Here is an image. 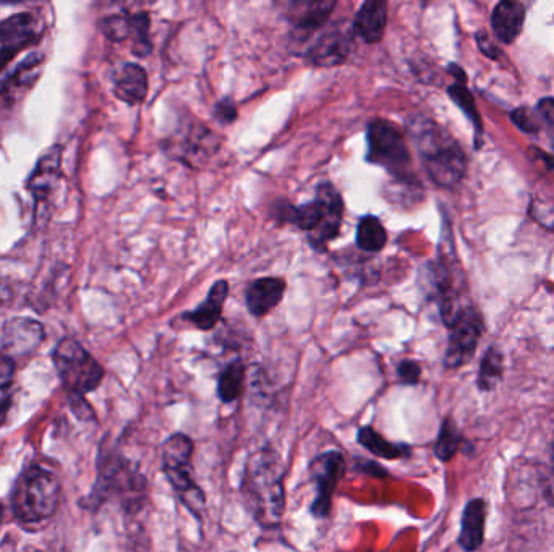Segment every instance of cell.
Segmentation results:
<instances>
[{"label": "cell", "instance_id": "1", "mask_svg": "<svg viewBox=\"0 0 554 552\" xmlns=\"http://www.w3.org/2000/svg\"><path fill=\"white\" fill-rule=\"evenodd\" d=\"M243 499L261 527L281 525L286 510L284 465L271 447H265L248 459L242 478Z\"/></svg>", "mask_w": 554, "mask_h": 552}, {"label": "cell", "instance_id": "2", "mask_svg": "<svg viewBox=\"0 0 554 552\" xmlns=\"http://www.w3.org/2000/svg\"><path fill=\"white\" fill-rule=\"evenodd\" d=\"M405 125L428 177L439 187H456L467 170V159L459 143L427 115H410Z\"/></svg>", "mask_w": 554, "mask_h": 552}, {"label": "cell", "instance_id": "3", "mask_svg": "<svg viewBox=\"0 0 554 552\" xmlns=\"http://www.w3.org/2000/svg\"><path fill=\"white\" fill-rule=\"evenodd\" d=\"M279 221L290 222L307 232L308 240L316 250H323L341 232L344 219V200L331 182H323L316 188L315 200L302 206H277Z\"/></svg>", "mask_w": 554, "mask_h": 552}, {"label": "cell", "instance_id": "4", "mask_svg": "<svg viewBox=\"0 0 554 552\" xmlns=\"http://www.w3.org/2000/svg\"><path fill=\"white\" fill-rule=\"evenodd\" d=\"M117 499L128 512H137L148 499V483L135 463L114 451H101L98 481L88 497V509H98L103 502Z\"/></svg>", "mask_w": 554, "mask_h": 552}, {"label": "cell", "instance_id": "5", "mask_svg": "<svg viewBox=\"0 0 554 552\" xmlns=\"http://www.w3.org/2000/svg\"><path fill=\"white\" fill-rule=\"evenodd\" d=\"M60 494V481L54 473L39 465L28 467L13 486V515L22 523L51 519L59 507Z\"/></svg>", "mask_w": 554, "mask_h": 552}, {"label": "cell", "instance_id": "6", "mask_svg": "<svg viewBox=\"0 0 554 552\" xmlns=\"http://www.w3.org/2000/svg\"><path fill=\"white\" fill-rule=\"evenodd\" d=\"M193 449L195 446L187 434H172L162 444L161 467L177 496L200 519L205 510L206 497L193 475Z\"/></svg>", "mask_w": 554, "mask_h": 552}, {"label": "cell", "instance_id": "7", "mask_svg": "<svg viewBox=\"0 0 554 552\" xmlns=\"http://www.w3.org/2000/svg\"><path fill=\"white\" fill-rule=\"evenodd\" d=\"M367 138V161L370 164L388 170L397 182L417 183L405 133L401 128L386 119H373L368 124Z\"/></svg>", "mask_w": 554, "mask_h": 552}, {"label": "cell", "instance_id": "8", "mask_svg": "<svg viewBox=\"0 0 554 552\" xmlns=\"http://www.w3.org/2000/svg\"><path fill=\"white\" fill-rule=\"evenodd\" d=\"M52 360L70 397H85L103 383V366L75 339L60 340Z\"/></svg>", "mask_w": 554, "mask_h": 552}, {"label": "cell", "instance_id": "9", "mask_svg": "<svg viewBox=\"0 0 554 552\" xmlns=\"http://www.w3.org/2000/svg\"><path fill=\"white\" fill-rule=\"evenodd\" d=\"M448 327L449 342L444 365L449 370H457L474 357L483 331L482 316L474 308L465 306L454 316Z\"/></svg>", "mask_w": 554, "mask_h": 552}, {"label": "cell", "instance_id": "10", "mask_svg": "<svg viewBox=\"0 0 554 552\" xmlns=\"http://www.w3.org/2000/svg\"><path fill=\"white\" fill-rule=\"evenodd\" d=\"M310 473L316 489L315 501L310 510L316 519H326L331 514L337 485L346 475V459L339 451L323 452L313 459Z\"/></svg>", "mask_w": 554, "mask_h": 552}, {"label": "cell", "instance_id": "11", "mask_svg": "<svg viewBox=\"0 0 554 552\" xmlns=\"http://www.w3.org/2000/svg\"><path fill=\"white\" fill-rule=\"evenodd\" d=\"M352 51H354V34L344 26V23L337 22L329 25L315 39L305 59L315 67H339L349 59Z\"/></svg>", "mask_w": 554, "mask_h": 552}, {"label": "cell", "instance_id": "12", "mask_svg": "<svg viewBox=\"0 0 554 552\" xmlns=\"http://www.w3.org/2000/svg\"><path fill=\"white\" fill-rule=\"evenodd\" d=\"M44 340V329L38 321L15 318L5 324L0 334V352L4 357L20 358L31 355Z\"/></svg>", "mask_w": 554, "mask_h": 552}, {"label": "cell", "instance_id": "13", "mask_svg": "<svg viewBox=\"0 0 554 552\" xmlns=\"http://www.w3.org/2000/svg\"><path fill=\"white\" fill-rule=\"evenodd\" d=\"M185 130L187 132L169 143L172 154H177L175 158L182 159L188 166H201L218 151L221 145L218 136L203 124L188 125Z\"/></svg>", "mask_w": 554, "mask_h": 552}, {"label": "cell", "instance_id": "14", "mask_svg": "<svg viewBox=\"0 0 554 552\" xmlns=\"http://www.w3.org/2000/svg\"><path fill=\"white\" fill-rule=\"evenodd\" d=\"M41 23L33 13H17L0 22V54L15 57L38 39Z\"/></svg>", "mask_w": 554, "mask_h": 552}, {"label": "cell", "instance_id": "15", "mask_svg": "<svg viewBox=\"0 0 554 552\" xmlns=\"http://www.w3.org/2000/svg\"><path fill=\"white\" fill-rule=\"evenodd\" d=\"M336 9V2L312 0V2H294L290 5V22L300 41L310 38L328 22Z\"/></svg>", "mask_w": 554, "mask_h": 552}, {"label": "cell", "instance_id": "16", "mask_svg": "<svg viewBox=\"0 0 554 552\" xmlns=\"http://www.w3.org/2000/svg\"><path fill=\"white\" fill-rule=\"evenodd\" d=\"M286 281L282 277H261L248 285L245 293L247 308L256 318H263L281 303L286 293Z\"/></svg>", "mask_w": 554, "mask_h": 552}, {"label": "cell", "instance_id": "17", "mask_svg": "<svg viewBox=\"0 0 554 552\" xmlns=\"http://www.w3.org/2000/svg\"><path fill=\"white\" fill-rule=\"evenodd\" d=\"M388 26V4L381 0H370L358 9L354 20V31L368 44L380 43Z\"/></svg>", "mask_w": 554, "mask_h": 552}, {"label": "cell", "instance_id": "18", "mask_svg": "<svg viewBox=\"0 0 554 552\" xmlns=\"http://www.w3.org/2000/svg\"><path fill=\"white\" fill-rule=\"evenodd\" d=\"M60 162H62V149L60 146H54L41 156L35 172L31 174L28 190L39 203L47 200L52 190L56 188L57 180L60 179Z\"/></svg>", "mask_w": 554, "mask_h": 552}, {"label": "cell", "instance_id": "19", "mask_svg": "<svg viewBox=\"0 0 554 552\" xmlns=\"http://www.w3.org/2000/svg\"><path fill=\"white\" fill-rule=\"evenodd\" d=\"M227 295H229V282L218 281L209 289L205 302L198 305L195 310L185 315L188 323L198 327L200 331H211L216 324L221 321L222 310L226 305Z\"/></svg>", "mask_w": 554, "mask_h": 552}, {"label": "cell", "instance_id": "20", "mask_svg": "<svg viewBox=\"0 0 554 552\" xmlns=\"http://www.w3.org/2000/svg\"><path fill=\"white\" fill-rule=\"evenodd\" d=\"M525 20V7L519 2L504 0L496 5L495 12L491 15V25L496 38L504 44H512L516 41Z\"/></svg>", "mask_w": 554, "mask_h": 552}, {"label": "cell", "instance_id": "21", "mask_svg": "<svg viewBox=\"0 0 554 552\" xmlns=\"http://www.w3.org/2000/svg\"><path fill=\"white\" fill-rule=\"evenodd\" d=\"M486 504L482 499H474L465 506L462 514L461 535L459 544L465 552L480 549L485 538Z\"/></svg>", "mask_w": 554, "mask_h": 552}, {"label": "cell", "instance_id": "22", "mask_svg": "<svg viewBox=\"0 0 554 552\" xmlns=\"http://www.w3.org/2000/svg\"><path fill=\"white\" fill-rule=\"evenodd\" d=\"M114 93L127 104H140L148 94V73L138 64H125L117 73Z\"/></svg>", "mask_w": 554, "mask_h": 552}, {"label": "cell", "instance_id": "23", "mask_svg": "<svg viewBox=\"0 0 554 552\" xmlns=\"http://www.w3.org/2000/svg\"><path fill=\"white\" fill-rule=\"evenodd\" d=\"M357 439L368 452L380 457V459L399 460L410 455V446L388 441L371 426H363V428L358 429Z\"/></svg>", "mask_w": 554, "mask_h": 552}, {"label": "cell", "instance_id": "24", "mask_svg": "<svg viewBox=\"0 0 554 552\" xmlns=\"http://www.w3.org/2000/svg\"><path fill=\"white\" fill-rule=\"evenodd\" d=\"M388 243V232L376 216H363L357 227V247L368 253H378Z\"/></svg>", "mask_w": 554, "mask_h": 552}, {"label": "cell", "instance_id": "25", "mask_svg": "<svg viewBox=\"0 0 554 552\" xmlns=\"http://www.w3.org/2000/svg\"><path fill=\"white\" fill-rule=\"evenodd\" d=\"M245 384V365L242 360H234L222 370L218 379V395L224 404H232L239 399Z\"/></svg>", "mask_w": 554, "mask_h": 552}, {"label": "cell", "instance_id": "26", "mask_svg": "<svg viewBox=\"0 0 554 552\" xmlns=\"http://www.w3.org/2000/svg\"><path fill=\"white\" fill-rule=\"evenodd\" d=\"M43 65V54H33V56L23 60L22 64L18 65L13 70V73H10L9 77H7L5 93H18V91L30 88L38 80L39 73L43 70Z\"/></svg>", "mask_w": 554, "mask_h": 552}, {"label": "cell", "instance_id": "27", "mask_svg": "<svg viewBox=\"0 0 554 552\" xmlns=\"http://www.w3.org/2000/svg\"><path fill=\"white\" fill-rule=\"evenodd\" d=\"M449 72L454 73L457 78L456 83L448 88L449 96L456 101L457 106L461 107L465 114L469 115L470 120L474 122L475 128H477V132H482V122H480V115H478L477 109H475L474 98H472V94L469 93L467 86H465L464 72H462L461 68L456 67V65H452L449 68Z\"/></svg>", "mask_w": 554, "mask_h": 552}, {"label": "cell", "instance_id": "28", "mask_svg": "<svg viewBox=\"0 0 554 552\" xmlns=\"http://www.w3.org/2000/svg\"><path fill=\"white\" fill-rule=\"evenodd\" d=\"M462 444V434L451 418H446L439 429L435 442V455L441 462H449L459 452Z\"/></svg>", "mask_w": 554, "mask_h": 552}, {"label": "cell", "instance_id": "29", "mask_svg": "<svg viewBox=\"0 0 554 552\" xmlns=\"http://www.w3.org/2000/svg\"><path fill=\"white\" fill-rule=\"evenodd\" d=\"M133 54L138 57H148L153 51L150 38V15L146 12L132 15Z\"/></svg>", "mask_w": 554, "mask_h": 552}, {"label": "cell", "instance_id": "30", "mask_svg": "<svg viewBox=\"0 0 554 552\" xmlns=\"http://www.w3.org/2000/svg\"><path fill=\"white\" fill-rule=\"evenodd\" d=\"M501 376H503V355L496 349H490L482 361L478 386L482 391H491L499 383Z\"/></svg>", "mask_w": 554, "mask_h": 552}, {"label": "cell", "instance_id": "31", "mask_svg": "<svg viewBox=\"0 0 554 552\" xmlns=\"http://www.w3.org/2000/svg\"><path fill=\"white\" fill-rule=\"evenodd\" d=\"M132 28V15H114L101 23V30L106 34V38L117 43L132 38Z\"/></svg>", "mask_w": 554, "mask_h": 552}, {"label": "cell", "instance_id": "32", "mask_svg": "<svg viewBox=\"0 0 554 552\" xmlns=\"http://www.w3.org/2000/svg\"><path fill=\"white\" fill-rule=\"evenodd\" d=\"M512 122L520 130H524L527 133H538L540 128H542V122H540L537 111H530L527 107H522V109L512 112Z\"/></svg>", "mask_w": 554, "mask_h": 552}, {"label": "cell", "instance_id": "33", "mask_svg": "<svg viewBox=\"0 0 554 552\" xmlns=\"http://www.w3.org/2000/svg\"><path fill=\"white\" fill-rule=\"evenodd\" d=\"M422 376V368L418 365L417 361L404 360L397 365V378L402 384H418Z\"/></svg>", "mask_w": 554, "mask_h": 552}, {"label": "cell", "instance_id": "34", "mask_svg": "<svg viewBox=\"0 0 554 552\" xmlns=\"http://www.w3.org/2000/svg\"><path fill=\"white\" fill-rule=\"evenodd\" d=\"M214 117L221 124L229 125L239 117V109H237L235 102L231 98H224L214 106Z\"/></svg>", "mask_w": 554, "mask_h": 552}, {"label": "cell", "instance_id": "35", "mask_svg": "<svg viewBox=\"0 0 554 552\" xmlns=\"http://www.w3.org/2000/svg\"><path fill=\"white\" fill-rule=\"evenodd\" d=\"M537 114L540 122L554 135V99L545 98L538 102Z\"/></svg>", "mask_w": 554, "mask_h": 552}, {"label": "cell", "instance_id": "36", "mask_svg": "<svg viewBox=\"0 0 554 552\" xmlns=\"http://www.w3.org/2000/svg\"><path fill=\"white\" fill-rule=\"evenodd\" d=\"M540 486H542L543 497L545 501L554 507V468H543V472L540 473Z\"/></svg>", "mask_w": 554, "mask_h": 552}, {"label": "cell", "instance_id": "37", "mask_svg": "<svg viewBox=\"0 0 554 552\" xmlns=\"http://www.w3.org/2000/svg\"><path fill=\"white\" fill-rule=\"evenodd\" d=\"M10 404H12V384L5 383L0 386V425H4Z\"/></svg>", "mask_w": 554, "mask_h": 552}, {"label": "cell", "instance_id": "38", "mask_svg": "<svg viewBox=\"0 0 554 552\" xmlns=\"http://www.w3.org/2000/svg\"><path fill=\"white\" fill-rule=\"evenodd\" d=\"M72 407L73 412L77 413V417L81 420H90L94 418L93 410H91L90 405L86 404L85 397H72Z\"/></svg>", "mask_w": 554, "mask_h": 552}, {"label": "cell", "instance_id": "39", "mask_svg": "<svg viewBox=\"0 0 554 552\" xmlns=\"http://www.w3.org/2000/svg\"><path fill=\"white\" fill-rule=\"evenodd\" d=\"M12 57L0 54V94L5 93V85H7V77H5V67L9 64Z\"/></svg>", "mask_w": 554, "mask_h": 552}, {"label": "cell", "instance_id": "40", "mask_svg": "<svg viewBox=\"0 0 554 552\" xmlns=\"http://www.w3.org/2000/svg\"><path fill=\"white\" fill-rule=\"evenodd\" d=\"M477 43H478V46H480V49H482L483 54H486V56L491 57L490 49L491 51L495 52V54L496 52H498L496 51L495 46H493V44H491L490 41H488V38H486L485 33L477 34ZM496 56H498V54H496Z\"/></svg>", "mask_w": 554, "mask_h": 552}, {"label": "cell", "instance_id": "41", "mask_svg": "<svg viewBox=\"0 0 554 552\" xmlns=\"http://www.w3.org/2000/svg\"><path fill=\"white\" fill-rule=\"evenodd\" d=\"M2 519H4V506L0 504V523H2Z\"/></svg>", "mask_w": 554, "mask_h": 552}]
</instances>
